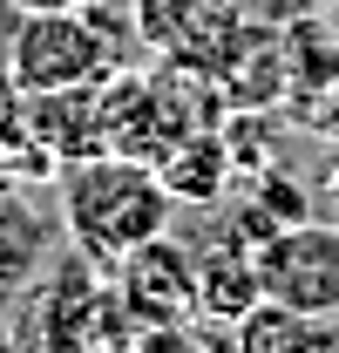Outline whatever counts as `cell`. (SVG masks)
<instances>
[{
  "instance_id": "obj_1",
  "label": "cell",
  "mask_w": 339,
  "mask_h": 353,
  "mask_svg": "<svg viewBox=\"0 0 339 353\" xmlns=\"http://www.w3.org/2000/svg\"><path fill=\"white\" fill-rule=\"evenodd\" d=\"M54 218L75 252H88L95 265H116L129 245L170 231L176 197L163 190L156 163L123 157V150H95V157H75L54 170Z\"/></svg>"
},
{
  "instance_id": "obj_2",
  "label": "cell",
  "mask_w": 339,
  "mask_h": 353,
  "mask_svg": "<svg viewBox=\"0 0 339 353\" xmlns=\"http://www.w3.org/2000/svg\"><path fill=\"white\" fill-rule=\"evenodd\" d=\"M129 48H136L129 14H109L102 0L61 7V14H14V28L0 34V54L14 61L28 95L109 82L116 68H129Z\"/></svg>"
},
{
  "instance_id": "obj_3",
  "label": "cell",
  "mask_w": 339,
  "mask_h": 353,
  "mask_svg": "<svg viewBox=\"0 0 339 353\" xmlns=\"http://www.w3.org/2000/svg\"><path fill=\"white\" fill-rule=\"evenodd\" d=\"M21 326H28V347L34 353H123L136 340L109 272L88 252H75V245H68V259H54L28 285Z\"/></svg>"
},
{
  "instance_id": "obj_4",
  "label": "cell",
  "mask_w": 339,
  "mask_h": 353,
  "mask_svg": "<svg viewBox=\"0 0 339 353\" xmlns=\"http://www.w3.org/2000/svg\"><path fill=\"white\" fill-rule=\"evenodd\" d=\"M251 259H258V285H265L271 306L339 319V224L292 218V224H278Z\"/></svg>"
},
{
  "instance_id": "obj_5",
  "label": "cell",
  "mask_w": 339,
  "mask_h": 353,
  "mask_svg": "<svg viewBox=\"0 0 339 353\" xmlns=\"http://www.w3.org/2000/svg\"><path fill=\"white\" fill-rule=\"evenodd\" d=\"M129 28L143 54L217 75L245 34V7L238 0H129Z\"/></svg>"
},
{
  "instance_id": "obj_6",
  "label": "cell",
  "mask_w": 339,
  "mask_h": 353,
  "mask_svg": "<svg viewBox=\"0 0 339 353\" xmlns=\"http://www.w3.org/2000/svg\"><path fill=\"white\" fill-rule=\"evenodd\" d=\"M109 285H116V299H123V312H129V333L190 319V252H183L170 231L129 245L123 259L109 265Z\"/></svg>"
},
{
  "instance_id": "obj_7",
  "label": "cell",
  "mask_w": 339,
  "mask_h": 353,
  "mask_svg": "<svg viewBox=\"0 0 339 353\" xmlns=\"http://www.w3.org/2000/svg\"><path fill=\"white\" fill-rule=\"evenodd\" d=\"M61 245H68L61 218L48 211L28 183H7L0 190V312H14L28 299V285L61 259Z\"/></svg>"
},
{
  "instance_id": "obj_8",
  "label": "cell",
  "mask_w": 339,
  "mask_h": 353,
  "mask_svg": "<svg viewBox=\"0 0 339 353\" xmlns=\"http://www.w3.org/2000/svg\"><path fill=\"white\" fill-rule=\"evenodd\" d=\"M156 176H163V190L183 204V211H217L224 197H231V183H238V157H231V136L217 130H190L176 136L163 157H156Z\"/></svg>"
},
{
  "instance_id": "obj_9",
  "label": "cell",
  "mask_w": 339,
  "mask_h": 353,
  "mask_svg": "<svg viewBox=\"0 0 339 353\" xmlns=\"http://www.w3.org/2000/svg\"><path fill=\"white\" fill-rule=\"evenodd\" d=\"M258 299H265V285H258V259L251 252L211 245L204 259H190V319H204V326H238Z\"/></svg>"
},
{
  "instance_id": "obj_10",
  "label": "cell",
  "mask_w": 339,
  "mask_h": 353,
  "mask_svg": "<svg viewBox=\"0 0 339 353\" xmlns=\"http://www.w3.org/2000/svg\"><path fill=\"white\" fill-rule=\"evenodd\" d=\"M224 353H339V319L258 299L238 326H224Z\"/></svg>"
},
{
  "instance_id": "obj_11",
  "label": "cell",
  "mask_w": 339,
  "mask_h": 353,
  "mask_svg": "<svg viewBox=\"0 0 339 353\" xmlns=\"http://www.w3.org/2000/svg\"><path fill=\"white\" fill-rule=\"evenodd\" d=\"M21 109H28V88H21V75H14V61L0 54V143L21 136Z\"/></svg>"
},
{
  "instance_id": "obj_12",
  "label": "cell",
  "mask_w": 339,
  "mask_h": 353,
  "mask_svg": "<svg viewBox=\"0 0 339 353\" xmlns=\"http://www.w3.org/2000/svg\"><path fill=\"white\" fill-rule=\"evenodd\" d=\"M7 14H61V7H88V0H0Z\"/></svg>"
},
{
  "instance_id": "obj_13",
  "label": "cell",
  "mask_w": 339,
  "mask_h": 353,
  "mask_svg": "<svg viewBox=\"0 0 339 353\" xmlns=\"http://www.w3.org/2000/svg\"><path fill=\"white\" fill-rule=\"evenodd\" d=\"M319 130H326V136L339 143V82L326 88V95H319Z\"/></svg>"
},
{
  "instance_id": "obj_14",
  "label": "cell",
  "mask_w": 339,
  "mask_h": 353,
  "mask_svg": "<svg viewBox=\"0 0 339 353\" xmlns=\"http://www.w3.org/2000/svg\"><path fill=\"white\" fill-rule=\"evenodd\" d=\"M7 183H28V176H21V157H14V143H0V190H7Z\"/></svg>"
},
{
  "instance_id": "obj_15",
  "label": "cell",
  "mask_w": 339,
  "mask_h": 353,
  "mask_svg": "<svg viewBox=\"0 0 339 353\" xmlns=\"http://www.w3.org/2000/svg\"><path fill=\"white\" fill-rule=\"evenodd\" d=\"M319 28H326V34H333V48H339V0H326V7H319Z\"/></svg>"
},
{
  "instance_id": "obj_16",
  "label": "cell",
  "mask_w": 339,
  "mask_h": 353,
  "mask_svg": "<svg viewBox=\"0 0 339 353\" xmlns=\"http://www.w3.org/2000/svg\"><path fill=\"white\" fill-rule=\"evenodd\" d=\"M326 190L339 197V150H333V170H326Z\"/></svg>"
}]
</instances>
